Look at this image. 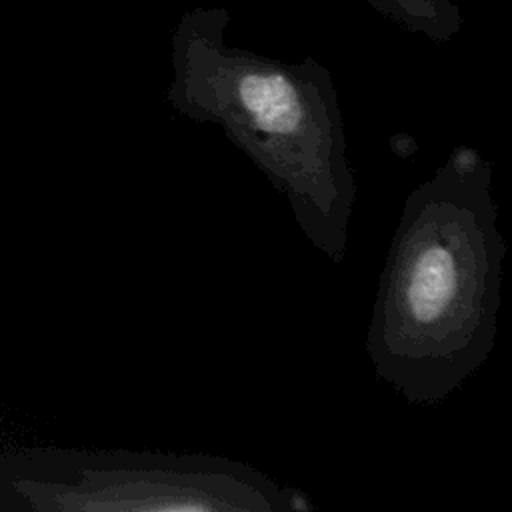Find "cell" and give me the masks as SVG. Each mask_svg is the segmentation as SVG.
Here are the masks:
<instances>
[{
  "mask_svg": "<svg viewBox=\"0 0 512 512\" xmlns=\"http://www.w3.org/2000/svg\"><path fill=\"white\" fill-rule=\"evenodd\" d=\"M506 244L492 164L468 146L410 192L366 330V354L410 404H438L494 350Z\"/></svg>",
  "mask_w": 512,
  "mask_h": 512,
  "instance_id": "1",
  "label": "cell"
},
{
  "mask_svg": "<svg viewBox=\"0 0 512 512\" xmlns=\"http://www.w3.org/2000/svg\"><path fill=\"white\" fill-rule=\"evenodd\" d=\"M228 24L224 6L180 14L166 98L182 116L216 124L288 200L306 240L340 262L356 176L332 74L312 56L286 62L232 46Z\"/></svg>",
  "mask_w": 512,
  "mask_h": 512,
  "instance_id": "2",
  "label": "cell"
},
{
  "mask_svg": "<svg viewBox=\"0 0 512 512\" xmlns=\"http://www.w3.org/2000/svg\"><path fill=\"white\" fill-rule=\"evenodd\" d=\"M378 14L432 42H448L464 28V16L452 0H364Z\"/></svg>",
  "mask_w": 512,
  "mask_h": 512,
  "instance_id": "3",
  "label": "cell"
}]
</instances>
